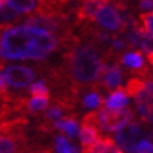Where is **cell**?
<instances>
[{"label": "cell", "instance_id": "1", "mask_svg": "<svg viewBox=\"0 0 153 153\" xmlns=\"http://www.w3.org/2000/svg\"><path fill=\"white\" fill-rule=\"evenodd\" d=\"M60 47V37L35 25H9L0 30L1 60H42Z\"/></svg>", "mask_w": 153, "mask_h": 153}, {"label": "cell", "instance_id": "2", "mask_svg": "<svg viewBox=\"0 0 153 153\" xmlns=\"http://www.w3.org/2000/svg\"><path fill=\"white\" fill-rule=\"evenodd\" d=\"M62 47L65 48L63 60L70 87L76 91L87 86L97 87L108 69L100 47L91 39L83 41L74 34L66 38Z\"/></svg>", "mask_w": 153, "mask_h": 153}, {"label": "cell", "instance_id": "3", "mask_svg": "<svg viewBox=\"0 0 153 153\" xmlns=\"http://www.w3.org/2000/svg\"><path fill=\"white\" fill-rule=\"evenodd\" d=\"M124 11L117 9L112 3H105L97 10V13L94 14L93 21L100 25V27L105 28L108 31H114V33H125L129 23L132 21L131 17H124Z\"/></svg>", "mask_w": 153, "mask_h": 153}, {"label": "cell", "instance_id": "4", "mask_svg": "<svg viewBox=\"0 0 153 153\" xmlns=\"http://www.w3.org/2000/svg\"><path fill=\"white\" fill-rule=\"evenodd\" d=\"M115 140L118 146L126 153H134V149L139 140L149 136L146 126L140 122H126L120 129L115 131Z\"/></svg>", "mask_w": 153, "mask_h": 153}, {"label": "cell", "instance_id": "5", "mask_svg": "<svg viewBox=\"0 0 153 153\" xmlns=\"http://www.w3.org/2000/svg\"><path fill=\"white\" fill-rule=\"evenodd\" d=\"M98 117H100V124H101V131L105 132H115L120 129L122 125H125L126 122L132 121L134 118V112L128 105L122 107V108H108L104 104L100 105Z\"/></svg>", "mask_w": 153, "mask_h": 153}, {"label": "cell", "instance_id": "6", "mask_svg": "<svg viewBox=\"0 0 153 153\" xmlns=\"http://www.w3.org/2000/svg\"><path fill=\"white\" fill-rule=\"evenodd\" d=\"M9 6L21 14L52 13L63 9L65 3L59 0H4Z\"/></svg>", "mask_w": 153, "mask_h": 153}, {"label": "cell", "instance_id": "7", "mask_svg": "<svg viewBox=\"0 0 153 153\" xmlns=\"http://www.w3.org/2000/svg\"><path fill=\"white\" fill-rule=\"evenodd\" d=\"M134 98L140 118L145 122H153V80H142V84Z\"/></svg>", "mask_w": 153, "mask_h": 153}, {"label": "cell", "instance_id": "8", "mask_svg": "<svg viewBox=\"0 0 153 153\" xmlns=\"http://www.w3.org/2000/svg\"><path fill=\"white\" fill-rule=\"evenodd\" d=\"M6 83L14 88H24L33 83L35 79V72L28 66L11 65L4 69Z\"/></svg>", "mask_w": 153, "mask_h": 153}, {"label": "cell", "instance_id": "9", "mask_svg": "<svg viewBox=\"0 0 153 153\" xmlns=\"http://www.w3.org/2000/svg\"><path fill=\"white\" fill-rule=\"evenodd\" d=\"M120 63H122L124 66L129 68V69L135 70L136 72V76H142L145 77L148 74V69L145 66V60L143 56H142V52L139 51H134L129 52V53H125L124 56H121L118 59Z\"/></svg>", "mask_w": 153, "mask_h": 153}, {"label": "cell", "instance_id": "10", "mask_svg": "<svg viewBox=\"0 0 153 153\" xmlns=\"http://www.w3.org/2000/svg\"><path fill=\"white\" fill-rule=\"evenodd\" d=\"M28 140L17 136L0 134V153H20L27 146Z\"/></svg>", "mask_w": 153, "mask_h": 153}, {"label": "cell", "instance_id": "11", "mask_svg": "<svg viewBox=\"0 0 153 153\" xmlns=\"http://www.w3.org/2000/svg\"><path fill=\"white\" fill-rule=\"evenodd\" d=\"M122 77H124V74H122V70L120 68V63H114L107 69L101 82L104 83L105 88H117L122 83Z\"/></svg>", "mask_w": 153, "mask_h": 153}, {"label": "cell", "instance_id": "12", "mask_svg": "<svg viewBox=\"0 0 153 153\" xmlns=\"http://www.w3.org/2000/svg\"><path fill=\"white\" fill-rule=\"evenodd\" d=\"M21 20H23L21 13H19L17 10H14L7 3L0 9V30L9 27L13 23H16V21H21Z\"/></svg>", "mask_w": 153, "mask_h": 153}, {"label": "cell", "instance_id": "13", "mask_svg": "<svg viewBox=\"0 0 153 153\" xmlns=\"http://www.w3.org/2000/svg\"><path fill=\"white\" fill-rule=\"evenodd\" d=\"M100 138V129L97 126L91 125V124H86V122H82V129H80V143L82 146H88L93 142Z\"/></svg>", "mask_w": 153, "mask_h": 153}, {"label": "cell", "instance_id": "14", "mask_svg": "<svg viewBox=\"0 0 153 153\" xmlns=\"http://www.w3.org/2000/svg\"><path fill=\"white\" fill-rule=\"evenodd\" d=\"M128 104V96H126L125 90L122 87H117V90H114L110 97L107 98V101H104V105L108 108H122Z\"/></svg>", "mask_w": 153, "mask_h": 153}, {"label": "cell", "instance_id": "15", "mask_svg": "<svg viewBox=\"0 0 153 153\" xmlns=\"http://www.w3.org/2000/svg\"><path fill=\"white\" fill-rule=\"evenodd\" d=\"M48 105H49V96H33V98L27 100V112L37 114L47 110Z\"/></svg>", "mask_w": 153, "mask_h": 153}, {"label": "cell", "instance_id": "16", "mask_svg": "<svg viewBox=\"0 0 153 153\" xmlns=\"http://www.w3.org/2000/svg\"><path fill=\"white\" fill-rule=\"evenodd\" d=\"M55 153H79V149L69 139H66V136L59 135L55 139Z\"/></svg>", "mask_w": 153, "mask_h": 153}, {"label": "cell", "instance_id": "17", "mask_svg": "<svg viewBox=\"0 0 153 153\" xmlns=\"http://www.w3.org/2000/svg\"><path fill=\"white\" fill-rule=\"evenodd\" d=\"M101 104H104V100H102L101 96L98 93H96V91H91L90 94H87L83 100V105L86 107V108H97V107H100Z\"/></svg>", "mask_w": 153, "mask_h": 153}, {"label": "cell", "instance_id": "18", "mask_svg": "<svg viewBox=\"0 0 153 153\" xmlns=\"http://www.w3.org/2000/svg\"><path fill=\"white\" fill-rule=\"evenodd\" d=\"M139 47L143 49L146 53L149 52H153V35L150 33H148L146 30H142L140 31V42H139Z\"/></svg>", "mask_w": 153, "mask_h": 153}, {"label": "cell", "instance_id": "19", "mask_svg": "<svg viewBox=\"0 0 153 153\" xmlns=\"http://www.w3.org/2000/svg\"><path fill=\"white\" fill-rule=\"evenodd\" d=\"M77 131H79V124H77V121L74 120V117H68L62 132H65L66 135H69L70 138H74V136L77 135Z\"/></svg>", "mask_w": 153, "mask_h": 153}, {"label": "cell", "instance_id": "20", "mask_svg": "<svg viewBox=\"0 0 153 153\" xmlns=\"http://www.w3.org/2000/svg\"><path fill=\"white\" fill-rule=\"evenodd\" d=\"M139 23L142 27L153 35V10L152 11H146V13L139 14Z\"/></svg>", "mask_w": 153, "mask_h": 153}, {"label": "cell", "instance_id": "21", "mask_svg": "<svg viewBox=\"0 0 153 153\" xmlns=\"http://www.w3.org/2000/svg\"><path fill=\"white\" fill-rule=\"evenodd\" d=\"M28 91L33 94V96H49V90L45 86L44 82H37V83H33L28 88Z\"/></svg>", "mask_w": 153, "mask_h": 153}, {"label": "cell", "instance_id": "22", "mask_svg": "<svg viewBox=\"0 0 153 153\" xmlns=\"http://www.w3.org/2000/svg\"><path fill=\"white\" fill-rule=\"evenodd\" d=\"M134 153H153V143L149 139L139 140L134 149Z\"/></svg>", "mask_w": 153, "mask_h": 153}, {"label": "cell", "instance_id": "23", "mask_svg": "<svg viewBox=\"0 0 153 153\" xmlns=\"http://www.w3.org/2000/svg\"><path fill=\"white\" fill-rule=\"evenodd\" d=\"M0 94H9V90H7V83H6L4 74H1L0 72Z\"/></svg>", "mask_w": 153, "mask_h": 153}, {"label": "cell", "instance_id": "24", "mask_svg": "<svg viewBox=\"0 0 153 153\" xmlns=\"http://www.w3.org/2000/svg\"><path fill=\"white\" fill-rule=\"evenodd\" d=\"M20 153H52L49 149H31V148H25L24 150H21Z\"/></svg>", "mask_w": 153, "mask_h": 153}, {"label": "cell", "instance_id": "25", "mask_svg": "<svg viewBox=\"0 0 153 153\" xmlns=\"http://www.w3.org/2000/svg\"><path fill=\"white\" fill-rule=\"evenodd\" d=\"M148 60H149V63H150L152 68H153V52H149L148 53Z\"/></svg>", "mask_w": 153, "mask_h": 153}, {"label": "cell", "instance_id": "26", "mask_svg": "<svg viewBox=\"0 0 153 153\" xmlns=\"http://www.w3.org/2000/svg\"><path fill=\"white\" fill-rule=\"evenodd\" d=\"M59 1H63V3H72V1H76V0H59Z\"/></svg>", "mask_w": 153, "mask_h": 153}, {"label": "cell", "instance_id": "27", "mask_svg": "<svg viewBox=\"0 0 153 153\" xmlns=\"http://www.w3.org/2000/svg\"><path fill=\"white\" fill-rule=\"evenodd\" d=\"M4 4H6V1H4V0H0V9H1V7H3Z\"/></svg>", "mask_w": 153, "mask_h": 153}, {"label": "cell", "instance_id": "28", "mask_svg": "<svg viewBox=\"0 0 153 153\" xmlns=\"http://www.w3.org/2000/svg\"><path fill=\"white\" fill-rule=\"evenodd\" d=\"M3 68H4V63H3V60L0 59V70L3 69Z\"/></svg>", "mask_w": 153, "mask_h": 153}]
</instances>
